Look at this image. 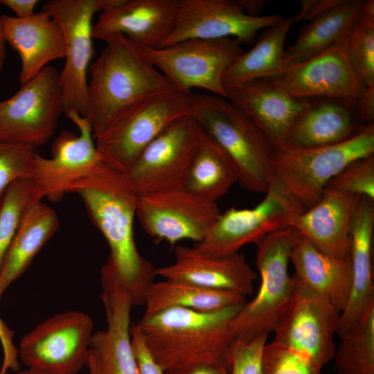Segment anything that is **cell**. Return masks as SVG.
Returning a JSON list of instances; mask_svg holds the SVG:
<instances>
[{"label":"cell","instance_id":"cell-29","mask_svg":"<svg viewBox=\"0 0 374 374\" xmlns=\"http://www.w3.org/2000/svg\"><path fill=\"white\" fill-rule=\"evenodd\" d=\"M364 1L343 0L328 12L311 20L295 43L285 50V72L348 37L359 17Z\"/></svg>","mask_w":374,"mask_h":374},{"label":"cell","instance_id":"cell-31","mask_svg":"<svg viewBox=\"0 0 374 374\" xmlns=\"http://www.w3.org/2000/svg\"><path fill=\"white\" fill-rule=\"evenodd\" d=\"M246 303V296L177 281H154L150 287L142 319L171 307L211 312Z\"/></svg>","mask_w":374,"mask_h":374},{"label":"cell","instance_id":"cell-1","mask_svg":"<svg viewBox=\"0 0 374 374\" xmlns=\"http://www.w3.org/2000/svg\"><path fill=\"white\" fill-rule=\"evenodd\" d=\"M68 193L81 197L91 222L108 243L109 254L100 276L121 286L132 306L144 305L157 276L156 268L139 253L135 244L133 222L139 195L127 175L101 161L73 184Z\"/></svg>","mask_w":374,"mask_h":374},{"label":"cell","instance_id":"cell-6","mask_svg":"<svg viewBox=\"0 0 374 374\" xmlns=\"http://www.w3.org/2000/svg\"><path fill=\"white\" fill-rule=\"evenodd\" d=\"M374 154V125H363L342 142L320 147L274 149V176L309 208L321 199L328 182L349 163Z\"/></svg>","mask_w":374,"mask_h":374},{"label":"cell","instance_id":"cell-17","mask_svg":"<svg viewBox=\"0 0 374 374\" xmlns=\"http://www.w3.org/2000/svg\"><path fill=\"white\" fill-rule=\"evenodd\" d=\"M66 116L78 127L79 135L62 132L52 144L51 158L36 152L30 175L44 197L53 202L59 201L73 184L102 161L88 119L76 112Z\"/></svg>","mask_w":374,"mask_h":374},{"label":"cell","instance_id":"cell-13","mask_svg":"<svg viewBox=\"0 0 374 374\" xmlns=\"http://www.w3.org/2000/svg\"><path fill=\"white\" fill-rule=\"evenodd\" d=\"M63 112L60 73L46 66L0 101V141L41 145L53 135Z\"/></svg>","mask_w":374,"mask_h":374},{"label":"cell","instance_id":"cell-33","mask_svg":"<svg viewBox=\"0 0 374 374\" xmlns=\"http://www.w3.org/2000/svg\"><path fill=\"white\" fill-rule=\"evenodd\" d=\"M334 356L339 374H374V300L341 337Z\"/></svg>","mask_w":374,"mask_h":374},{"label":"cell","instance_id":"cell-46","mask_svg":"<svg viewBox=\"0 0 374 374\" xmlns=\"http://www.w3.org/2000/svg\"><path fill=\"white\" fill-rule=\"evenodd\" d=\"M238 2L244 12L251 16H258V12L265 3V1L262 0H238Z\"/></svg>","mask_w":374,"mask_h":374},{"label":"cell","instance_id":"cell-10","mask_svg":"<svg viewBox=\"0 0 374 374\" xmlns=\"http://www.w3.org/2000/svg\"><path fill=\"white\" fill-rule=\"evenodd\" d=\"M190 93L171 90L133 107L109 133L96 140L101 161L113 170L126 173L167 126L190 115Z\"/></svg>","mask_w":374,"mask_h":374},{"label":"cell","instance_id":"cell-28","mask_svg":"<svg viewBox=\"0 0 374 374\" xmlns=\"http://www.w3.org/2000/svg\"><path fill=\"white\" fill-rule=\"evenodd\" d=\"M60 226L56 212L42 200L26 208L0 268V299L29 267L36 254Z\"/></svg>","mask_w":374,"mask_h":374},{"label":"cell","instance_id":"cell-22","mask_svg":"<svg viewBox=\"0 0 374 374\" xmlns=\"http://www.w3.org/2000/svg\"><path fill=\"white\" fill-rule=\"evenodd\" d=\"M362 197L326 187L319 202L299 214L291 227L323 253L347 258L350 256L352 221Z\"/></svg>","mask_w":374,"mask_h":374},{"label":"cell","instance_id":"cell-45","mask_svg":"<svg viewBox=\"0 0 374 374\" xmlns=\"http://www.w3.org/2000/svg\"><path fill=\"white\" fill-rule=\"evenodd\" d=\"M37 0H0V3L12 10L16 17L24 19L32 16Z\"/></svg>","mask_w":374,"mask_h":374},{"label":"cell","instance_id":"cell-9","mask_svg":"<svg viewBox=\"0 0 374 374\" xmlns=\"http://www.w3.org/2000/svg\"><path fill=\"white\" fill-rule=\"evenodd\" d=\"M123 0H50L43 4L61 26L65 39V64L60 72L63 112H76L85 117L87 73L94 55L93 17Z\"/></svg>","mask_w":374,"mask_h":374},{"label":"cell","instance_id":"cell-39","mask_svg":"<svg viewBox=\"0 0 374 374\" xmlns=\"http://www.w3.org/2000/svg\"><path fill=\"white\" fill-rule=\"evenodd\" d=\"M267 337L262 335L249 342H236L230 374H262L261 357Z\"/></svg>","mask_w":374,"mask_h":374},{"label":"cell","instance_id":"cell-48","mask_svg":"<svg viewBox=\"0 0 374 374\" xmlns=\"http://www.w3.org/2000/svg\"><path fill=\"white\" fill-rule=\"evenodd\" d=\"M6 42L2 26L1 15H0V72L3 70L5 64L6 56Z\"/></svg>","mask_w":374,"mask_h":374},{"label":"cell","instance_id":"cell-30","mask_svg":"<svg viewBox=\"0 0 374 374\" xmlns=\"http://www.w3.org/2000/svg\"><path fill=\"white\" fill-rule=\"evenodd\" d=\"M295 22L294 17L283 19L267 28L254 46L243 53L226 71L223 84L226 89L259 79H275L285 72V43Z\"/></svg>","mask_w":374,"mask_h":374},{"label":"cell","instance_id":"cell-40","mask_svg":"<svg viewBox=\"0 0 374 374\" xmlns=\"http://www.w3.org/2000/svg\"><path fill=\"white\" fill-rule=\"evenodd\" d=\"M130 333L131 346L139 374H163L164 371L152 356L139 326L132 324Z\"/></svg>","mask_w":374,"mask_h":374},{"label":"cell","instance_id":"cell-5","mask_svg":"<svg viewBox=\"0 0 374 374\" xmlns=\"http://www.w3.org/2000/svg\"><path fill=\"white\" fill-rule=\"evenodd\" d=\"M297 231L289 227L269 234L257 244L256 266L260 285L230 322L236 342L246 343L274 332L294 299L296 280L290 275V254Z\"/></svg>","mask_w":374,"mask_h":374},{"label":"cell","instance_id":"cell-49","mask_svg":"<svg viewBox=\"0 0 374 374\" xmlns=\"http://www.w3.org/2000/svg\"><path fill=\"white\" fill-rule=\"evenodd\" d=\"M15 374H49L38 370L27 368L26 370L16 371Z\"/></svg>","mask_w":374,"mask_h":374},{"label":"cell","instance_id":"cell-34","mask_svg":"<svg viewBox=\"0 0 374 374\" xmlns=\"http://www.w3.org/2000/svg\"><path fill=\"white\" fill-rule=\"evenodd\" d=\"M43 194L30 178L14 181L0 204V268L26 208Z\"/></svg>","mask_w":374,"mask_h":374},{"label":"cell","instance_id":"cell-27","mask_svg":"<svg viewBox=\"0 0 374 374\" xmlns=\"http://www.w3.org/2000/svg\"><path fill=\"white\" fill-rule=\"evenodd\" d=\"M290 260L295 269L294 274L303 284L329 301L340 312L344 310L351 284L350 256L339 259L328 256L298 233Z\"/></svg>","mask_w":374,"mask_h":374},{"label":"cell","instance_id":"cell-35","mask_svg":"<svg viewBox=\"0 0 374 374\" xmlns=\"http://www.w3.org/2000/svg\"><path fill=\"white\" fill-rule=\"evenodd\" d=\"M348 52L361 82L374 87V19L361 13L348 36Z\"/></svg>","mask_w":374,"mask_h":374},{"label":"cell","instance_id":"cell-4","mask_svg":"<svg viewBox=\"0 0 374 374\" xmlns=\"http://www.w3.org/2000/svg\"><path fill=\"white\" fill-rule=\"evenodd\" d=\"M190 116L224 151L237 181L265 193L274 177V147L255 123L226 98L190 93Z\"/></svg>","mask_w":374,"mask_h":374},{"label":"cell","instance_id":"cell-18","mask_svg":"<svg viewBox=\"0 0 374 374\" xmlns=\"http://www.w3.org/2000/svg\"><path fill=\"white\" fill-rule=\"evenodd\" d=\"M348 40V37L271 80L294 98H333L357 105L365 87L351 64Z\"/></svg>","mask_w":374,"mask_h":374},{"label":"cell","instance_id":"cell-38","mask_svg":"<svg viewBox=\"0 0 374 374\" xmlns=\"http://www.w3.org/2000/svg\"><path fill=\"white\" fill-rule=\"evenodd\" d=\"M326 187L374 200V154L349 163Z\"/></svg>","mask_w":374,"mask_h":374},{"label":"cell","instance_id":"cell-43","mask_svg":"<svg viewBox=\"0 0 374 374\" xmlns=\"http://www.w3.org/2000/svg\"><path fill=\"white\" fill-rule=\"evenodd\" d=\"M357 111L361 121L366 124L374 119V87H365L357 103Z\"/></svg>","mask_w":374,"mask_h":374},{"label":"cell","instance_id":"cell-24","mask_svg":"<svg viewBox=\"0 0 374 374\" xmlns=\"http://www.w3.org/2000/svg\"><path fill=\"white\" fill-rule=\"evenodd\" d=\"M107 329L93 332L90 348L96 353L100 374H139L130 342V311L126 292L113 280L100 277Z\"/></svg>","mask_w":374,"mask_h":374},{"label":"cell","instance_id":"cell-26","mask_svg":"<svg viewBox=\"0 0 374 374\" xmlns=\"http://www.w3.org/2000/svg\"><path fill=\"white\" fill-rule=\"evenodd\" d=\"M354 108L356 105L339 99L310 100L292 126L282 148L320 147L346 141L363 126L357 124Z\"/></svg>","mask_w":374,"mask_h":374},{"label":"cell","instance_id":"cell-37","mask_svg":"<svg viewBox=\"0 0 374 374\" xmlns=\"http://www.w3.org/2000/svg\"><path fill=\"white\" fill-rule=\"evenodd\" d=\"M262 374H321V368L301 353L272 341L261 357Z\"/></svg>","mask_w":374,"mask_h":374},{"label":"cell","instance_id":"cell-44","mask_svg":"<svg viewBox=\"0 0 374 374\" xmlns=\"http://www.w3.org/2000/svg\"><path fill=\"white\" fill-rule=\"evenodd\" d=\"M163 374H230V371L213 365L196 364L171 368Z\"/></svg>","mask_w":374,"mask_h":374},{"label":"cell","instance_id":"cell-2","mask_svg":"<svg viewBox=\"0 0 374 374\" xmlns=\"http://www.w3.org/2000/svg\"><path fill=\"white\" fill-rule=\"evenodd\" d=\"M105 42L88 71L85 118L95 141L109 133L140 103L173 90L140 46L122 35Z\"/></svg>","mask_w":374,"mask_h":374},{"label":"cell","instance_id":"cell-47","mask_svg":"<svg viewBox=\"0 0 374 374\" xmlns=\"http://www.w3.org/2000/svg\"><path fill=\"white\" fill-rule=\"evenodd\" d=\"M86 366L89 374H100V368L97 355L94 350L89 348L87 358Z\"/></svg>","mask_w":374,"mask_h":374},{"label":"cell","instance_id":"cell-12","mask_svg":"<svg viewBox=\"0 0 374 374\" xmlns=\"http://www.w3.org/2000/svg\"><path fill=\"white\" fill-rule=\"evenodd\" d=\"M93 330V320L82 312L55 314L21 338L18 357L28 368L77 374L86 366Z\"/></svg>","mask_w":374,"mask_h":374},{"label":"cell","instance_id":"cell-11","mask_svg":"<svg viewBox=\"0 0 374 374\" xmlns=\"http://www.w3.org/2000/svg\"><path fill=\"white\" fill-rule=\"evenodd\" d=\"M204 134L190 115L167 126L125 173L137 195L184 188Z\"/></svg>","mask_w":374,"mask_h":374},{"label":"cell","instance_id":"cell-41","mask_svg":"<svg viewBox=\"0 0 374 374\" xmlns=\"http://www.w3.org/2000/svg\"><path fill=\"white\" fill-rule=\"evenodd\" d=\"M14 332L0 318V342L3 349V363L0 374H6L8 369L18 371V350L13 341Z\"/></svg>","mask_w":374,"mask_h":374},{"label":"cell","instance_id":"cell-14","mask_svg":"<svg viewBox=\"0 0 374 374\" xmlns=\"http://www.w3.org/2000/svg\"><path fill=\"white\" fill-rule=\"evenodd\" d=\"M220 214L216 202L184 188L139 195L136 211L148 235L172 246L183 240L200 242Z\"/></svg>","mask_w":374,"mask_h":374},{"label":"cell","instance_id":"cell-23","mask_svg":"<svg viewBox=\"0 0 374 374\" xmlns=\"http://www.w3.org/2000/svg\"><path fill=\"white\" fill-rule=\"evenodd\" d=\"M6 42L21 60L19 82L36 76L51 61L65 57V39L60 25L47 13L35 12L27 18L1 15Z\"/></svg>","mask_w":374,"mask_h":374},{"label":"cell","instance_id":"cell-3","mask_svg":"<svg viewBox=\"0 0 374 374\" xmlns=\"http://www.w3.org/2000/svg\"><path fill=\"white\" fill-rule=\"evenodd\" d=\"M244 303L211 312L171 307L138 324L163 371L196 364L230 371L236 343L230 322Z\"/></svg>","mask_w":374,"mask_h":374},{"label":"cell","instance_id":"cell-42","mask_svg":"<svg viewBox=\"0 0 374 374\" xmlns=\"http://www.w3.org/2000/svg\"><path fill=\"white\" fill-rule=\"evenodd\" d=\"M343 0H308L301 1V10L294 17L295 22L304 19L309 21L339 5Z\"/></svg>","mask_w":374,"mask_h":374},{"label":"cell","instance_id":"cell-8","mask_svg":"<svg viewBox=\"0 0 374 374\" xmlns=\"http://www.w3.org/2000/svg\"><path fill=\"white\" fill-rule=\"evenodd\" d=\"M175 91L200 88L226 98L223 76L244 53L235 39H187L159 48L141 46Z\"/></svg>","mask_w":374,"mask_h":374},{"label":"cell","instance_id":"cell-25","mask_svg":"<svg viewBox=\"0 0 374 374\" xmlns=\"http://www.w3.org/2000/svg\"><path fill=\"white\" fill-rule=\"evenodd\" d=\"M374 200L362 197L350 229L351 284L346 305L341 312L336 335L341 338L374 300L373 238Z\"/></svg>","mask_w":374,"mask_h":374},{"label":"cell","instance_id":"cell-21","mask_svg":"<svg viewBox=\"0 0 374 374\" xmlns=\"http://www.w3.org/2000/svg\"><path fill=\"white\" fill-rule=\"evenodd\" d=\"M226 98L247 115L275 149L282 148L310 99L291 96L271 79H259L226 89Z\"/></svg>","mask_w":374,"mask_h":374},{"label":"cell","instance_id":"cell-15","mask_svg":"<svg viewBox=\"0 0 374 374\" xmlns=\"http://www.w3.org/2000/svg\"><path fill=\"white\" fill-rule=\"evenodd\" d=\"M294 276L295 295L273 332V341L301 353L322 369L335 354L334 336L341 312Z\"/></svg>","mask_w":374,"mask_h":374},{"label":"cell","instance_id":"cell-36","mask_svg":"<svg viewBox=\"0 0 374 374\" xmlns=\"http://www.w3.org/2000/svg\"><path fill=\"white\" fill-rule=\"evenodd\" d=\"M34 146L0 141V204L15 181L30 178L35 155Z\"/></svg>","mask_w":374,"mask_h":374},{"label":"cell","instance_id":"cell-20","mask_svg":"<svg viewBox=\"0 0 374 374\" xmlns=\"http://www.w3.org/2000/svg\"><path fill=\"white\" fill-rule=\"evenodd\" d=\"M175 260L156 268V275L165 280L188 283L203 288L238 294L244 296L253 292L258 274L243 253L211 257L193 246L175 245Z\"/></svg>","mask_w":374,"mask_h":374},{"label":"cell","instance_id":"cell-7","mask_svg":"<svg viewBox=\"0 0 374 374\" xmlns=\"http://www.w3.org/2000/svg\"><path fill=\"white\" fill-rule=\"evenodd\" d=\"M264 199L252 208L233 206L221 213L205 237L193 246L211 257L237 253L244 245L258 244L269 234L291 227L305 206L275 176Z\"/></svg>","mask_w":374,"mask_h":374},{"label":"cell","instance_id":"cell-19","mask_svg":"<svg viewBox=\"0 0 374 374\" xmlns=\"http://www.w3.org/2000/svg\"><path fill=\"white\" fill-rule=\"evenodd\" d=\"M179 0H123L101 12L92 36L105 41L122 35L143 47L159 48L170 35Z\"/></svg>","mask_w":374,"mask_h":374},{"label":"cell","instance_id":"cell-32","mask_svg":"<svg viewBox=\"0 0 374 374\" xmlns=\"http://www.w3.org/2000/svg\"><path fill=\"white\" fill-rule=\"evenodd\" d=\"M235 181V174L228 157L205 132L184 188L197 196L216 202Z\"/></svg>","mask_w":374,"mask_h":374},{"label":"cell","instance_id":"cell-16","mask_svg":"<svg viewBox=\"0 0 374 374\" xmlns=\"http://www.w3.org/2000/svg\"><path fill=\"white\" fill-rule=\"evenodd\" d=\"M278 14L251 16L238 1L179 0L174 28L163 46L187 39L233 38L252 42L258 30L283 20Z\"/></svg>","mask_w":374,"mask_h":374}]
</instances>
